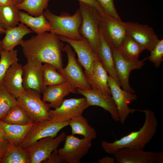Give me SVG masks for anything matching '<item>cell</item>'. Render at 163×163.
Listing matches in <instances>:
<instances>
[{"instance_id": "31", "label": "cell", "mask_w": 163, "mask_h": 163, "mask_svg": "<svg viewBox=\"0 0 163 163\" xmlns=\"http://www.w3.org/2000/svg\"><path fill=\"white\" fill-rule=\"evenodd\" d=\"M50 0H24L16 5L19 10H23L34 17L39 16L47 9Z\"/></svg>"}, {"instance_id": "33", "label": "cell", "mask_w": 163, "mask_h": 163, "mask_svg": "<svg viewBox=\"0 0 163 163\" xmlns=\"http://www.w3.org/2000/svg\"><path fill=\"white\" fill-rule=\"evenodd\" d=\"M17 50H3L0 56V85L6 72L12 65L18 62Z\"/></svg>"}, {"instance_id": "37", "label": "cell", "mask_w": 163, "mask_h": 163, "mask_svg": "<svg viewBox=\"0 0 163 163\" xmlns=\"http://www.w3.org/2000/svg\"><path fill=\"white\" fill-rule=\"evenodd\" d=\"M81 2L94 9L97 11L102 16L106 14L96 0H78Z\"/></svg>"}, {"instance_id": "42", "label": "cell", "mask_w": 163, "mask_h": 163, "mask_svg": "<svg viewBox=\"0 0 163 163\" xmlns=\"http://www.w3.org/2000/svg\"><path fill=\"white\" fill-rule=\"evenodd\" d=\"M4 139H5V135L3 130L0 126V141Z\"/></svg>"}, {"instance_id": "1", "label": "cell", "mask_w": 163, "mask_h": 163, "mask_svg": "<svg viewBox=\"0 0 163 163\" xmlns=\"http://www.w3.org/2000/svg\"><path fill=\"white\" fill-rule=\"evenodd\" d=\"M57 34L43 32L24 40L21 45L25 57L53 65L57 70L63 67L62 52L64 44Z\"/></svg>"}, {"instance_id": "29", "label": "cell", "mask_w": 163, "mask_h": 163, "mask_svg": "<svg viewBox=\"0 0 163 163\" xmlns=\"http://www.w3.org/2000/svg\"><path fill=\"white\" fill-rule=\"evenodd\" d=\"M30 155L26 150L11 144L1 163H30Z\"/></svg>"}, {"instance_id": "22", "label": "cell", "mask_w": 163, "mask_h": 163, "mask_svg": "<svg viewBox=\"0 0 163 163\" xmlns=\"http://www.w3.org/2000/svg\"><path fill=\"white\" fill-rule=\"evenodd\" d=\"M34 124L31 122L25 125L12 124L0 120V126L4 133L5 139L11 144L17 146L21 145Z\"/></svg>"}, {"instance_id": "7", "label": "cell", "mask_w": 163, "mask_h": 163, "mask_svg": "<svg viewBox=\"0 0 163 163\" xmlns=\"http://www.w3.org/2000/svg\"><path fill=\"white\" fill-rule=\"evenodd\" d=\"M63 147L58 152L65 163H80L88 152L92 140L84 137L80 139L73 135H66Z\"/></svg>"}, {"instance_id": "36", "label": "cell", "mask_w": 163, "mask_h": 163, "mask_svg": "<svg viewBox=\"0 0 163 163\" xmlns=\"http://www.w3.org/2000/svg\"><path fill=\"white\" fill-rule=\"evenodd\" d=\"M105 13L114 19L121 21L115 7L114 0H96Z\"/></svg>"}, {"instance_id": "17", "label": "cell", "mask_w": 163, "mask_h": 163, "mask_svg": "<svg viewBox=\"0 0 163 163\" xmlns=\"http://www.w3.org/2000/svg\"><path fill=\"white\" fill-rule=\"evenodd\" d=\"M60 40L69 44L76 53L78 61L84 68V73L90 74L92 72L95 61L99 59L87 40L84 38L80 40H74L59 36Z\"/></svg>"}, {"instance_id": "15", "label": "cell", "mask_w": 163, "mask_h": 163, "mask_svg": "<svg viewBox=\"0 0 163 163\" xmlns=\"http://www.w3.org/2000/svg\"><path fill=\"white\" fill-rule=\"evenodd\" d=\"M121 23L125 28L128 35L150 52L159 39L153 28L146 24L133 21L123 22Z\"/></svg>"}, {"instance_id": "20", "label": "cell", "mask_w": 163, "mask_h": 163, "mask_svg": "<svg viewBox=\"0 0 163 163\" xmlns=\"http://www.w3.org/2000/svg\"><path fill=\"white\" fill-rule=\"evenodd\" d=\"M42 93L43 100L49 102L50 107L55 109L61 105L66 97L70 93L77 92L75 88L66 82L47 87Z\"/></svg>"}, {"instance_id": "5", "label": "cell", "mask_w": 163, "mask_h": 163, "mask_svg": "<svg viewBox=\"0 0 163 163\" xmlns=\"http://www.w3.org/2000/svg\"><path fill=\"white\" fill-rule=\"evenodd\" d=\"M16 99L18 105L25 111L32 122L50 120V107L49 104L41 99L39 93L32 89H26Z\"/></svg>"}, {"instance_id": "23", "label": "cell", "mask_w": 163, "mask_h": 163, "mask_svg": "<svg viewBox=\"0 0 163 163\" xmlns=\"http://www.w3.org/2000/svg\"><path fill=\"white\" fill-rule=\"evenodd\" d=\"M99 32L100 43L97 53V56L109 75L113 78L120 86V82L115 69L111 49L100 30Z\"/></svg>"}, {"instance_id": "25", "label": "cell", "mask_w": 163, "mask_h": 163, "mask_svg": "<svg viewBox=\"0 0 163 163\" xmlns=\"http://www.w3.org/2000/svg\"><path fill=\"white\" fill-rule=\"evenodd\" d=\"M19 18V21L30 27L31 30L37 34L50 30V24L43 13L39 16L34 17L20 11Z\"/></svg>"}, {"instance_id": "2", "label": "cell", "mask_w": 163, "mask_h": 163, "mask_svg": "<svg viewBox=\"0 0 163 163\" xmlns=\"http://www.w3.org/2000/svg\"><path fill=\"white\" fill-rule=\"evenodd\" d=\"M144 112L145 120L142 127L137 131L129 134L112 142L103 141L101 145L106 153L113 154L118 150L126 147L143 149L155 133L158 123L155 113L149 109L138 110Z\"/></svg>"}, {"instance_id": "24", "label": "cell", "mask_w": 163, "mask_h": 163, "mask_svg": "<svg viewBox=\"0 0 163 163\" xmlns=\"http://www.w3.org/2000/svg\"><path fill=\"white\" fill-rule=\"evenodd\" d=\"M5 30V36L1 40L3 50H13L17 45H21L25 35L32 32L31 29L22 23Z\"/></svg>"}, {"instance_id": "14", "label": "cell", "mask_w": 163, "mask_h": 163, "mask_svg": "<svg viewBox=\"0 0 163 163\" xmlns=\"http://www.w3.org/2000/svg\"><path fill=\"white\" fill-rule=\"evenodd\" d=\"M121 21L108 14L101 17L99 30L110 47L118 49L127 35Z\"/></svg>"}, {"instance_id": "11", "label": "cell", "mask_w": 163, "mask_h": 163, "mask_svg": "<svg viewBox=\"0 0 163 163\" xmlns=\"http://www.w3.org/2000/svg\"><path fill=\"white\" fill-rule=\"evenodd\" d=\"M113 53L115 67L120 86L123 89L132 93L135 91L130 87L129 77L131 72L134 70L141 69L144 65V62L148 57L136 61L129 60L122 54L118 49L110 47Z\"/></svg>"}, {"instance_id": "26", "label": "cell", "mask_w": 163, "mask_h": 163, "mask_svg": "<svg viewBox=\"0 0 163 163\" xmlns=\"http://www.w3.org/2000/svg\"><path fill=\"white\" fill-rule=\"evenodd\" d=\"M19 10L14 4L0 6V27L6 30L18 25Z\"/></svg>"}, {"instance_id": "43", "label": "cell", "mask_w": 163, "mask_h": 163, "mask_svg": "<svg viewBox=\"0 0 163 163\" xmlns=\"http://www.w3.org/2000/svg\"><path fill=\"white\" fill-rule=\"evenodd\" d=\"M24 0H13L14 3L16 5L21 3Z\"/></svg>"}, {"instance_id": "44", "label": "cell", "mask_w": 163, "mask_h": 163, "mask_svg": "<svg viewBox=\"0 0 163 163\" xmlns=\"http://www.w3.org/2000/svg\"><path fill=\"white\" fill-rule=\"evenodd\" d=\"M5 30L2 29L0 27V34H3V33H5Z\"/></svg>"}, {"instance_id": "12", "label": "cell", "mask_w": 163, "mask_h": 163, "mask_svg": "<svg viewBox=\"0 0 163 163\" xmlns=\"http://www.w3.org/2000/svg\"><path fill=\"white\" fill-rule=\"evenodd\" d=\"M108 85L110 89L111 96L116 105L120 121L123 124L130 113L137 110L130 108L128 105L137 98V95L121 88L115 80L108 75Z\"/></svg>"}, {"instance_id": "35", "label": "cell", "mask_w": 163, "mask_h": 163, "mask_svg": "<svg viewBox=\"0 0 163 163\" xmlns=\"http://www.w3.org/2000/svg\"><path fill=\"white\" fill-rule=\"evenodd\" d=\"M148 59L153 62L155 68L160 66L163 60V39L159 40L153 49L150 51Z\"/></svg>"}, {"instance_id": "4", "label": "cell", "mask_w": 163, "mask_h": 163, "mask_svg": "<svg viewBox=\"0 0 163 163\" xmlns=\"http://www.w3.org/2000/svg\"><path fill=\"white\" fill-rule=\"evenodd\" d=\"M79 9L82 18L79 33L97 55L100 43L99 27L102 16L95 10L81 2H79Z\"/></svg>"}, {"instance_id": "6", "label": "cell", "mask_w": 163, "mask_h": 163, "mask_svg": "<svg viewBox=\"0 0 163 163\" xmlns=\"http://www.w3.org/2000/svg\"><path fill=\"white\" fill-rule=\"evenodd\" d=\"M62 51L66 52L68 59L65 68L57 70L64 77L66 82L75 88L89 90L92 88L88 83L84 72L75 58V54L68 44H66Z\"/></svg>"}, {"instance_id": "41", "label": "cell", "mask_w": 163, "mask_h": 163, "mask_svg": "<svg viewBox=\"0 0 163 163\" xmlns=\"http://www.w3.org/2000/svg\"><path fill=\"white\" fill-rule=\"evenodd\" d=\"M12 4H14L13 0H0V6Z\"/></svg>"}, {"instance_id": "34", "label": "cell", "mask_w": 163, "mask_h": 163, "mask_svg": "<svg viewBox=\"0 0 163 163\" xmlns=\"http://www.w3.org/2000/svg\"><path fill=\"white\" fill-rule=\"evenodd\" d=\"M18 105L16 98L0 85V120L14 106Z\"/></svg>"}, {"instance_id": "19", "label": "cell", "mask_w": 163, "mask_h": 163, "mask_svg": "<svg viewBox=\"0 0 163 163\" xmlns=\"http://www.w3.org/2000/svg\"><path fill=\"white\" fill-rule=\"evenodd\" d=\"M22 66L18 62L11 66L5 73L2 84L16 98L25 90L23 85Z\"/></svg>"}, {"instance_id": "28", "label": "cell", "mask_w": 163, "mask_h": 163, "mask_svg": "<svg viewBox=\"0 0 163 163\" xmlns=\"http://www.w3.org/2000/svg\"><path fill=\"white\" fill-rule=\"evenodd\" d=\"M117 49L125 57L133 61L139 60L140 54L145 50L142 46L127 34Z\"/></svg>"}, {"instance_id": "38", "label": "cell", "mask_w": 163, "mask_h": 163, "mask_svg": "<svg viewBox=\"0 0 163 163\" xmlns=\"http://www.w3.org/2000/svg\"><path fill=\"white\" fill-rule=\"evenodd\" d=\"M43 162L45 163H64L65 162L59 154L58 149H56L52 152L47 159Z\"/></svg>"}, {"instance_id": "30", "label": "cell", "mask_w": 163, "mask_h": 163, "mask_svg": "<svg viewBox=\"0 0 163 163\" xmlns=\"http://www.w3.org/2000/svg\"><path fill=\"white\" fill-rule=\"evenodd\" d=\"M0 120L18 125H26L32 122L25 111L18 105L13 107Z\"/></svg>"}, {"instance_id": "8", "label": "cell", "mask_w": 163, "mask_h": 163, "mask_svg": "<svg viewBox=\"0 0 163 163\" xmlns=\"http://www.w3.org/2000/svg\"><path fill=\"white\" fill-rule=\"evenodd\" d=\"M89 107L85 97L64 99L61 105L49 111L50 120L56 123L69 121L76 116L82 115Z\"/></svg>"}, {"instance_id": "21", "label": "cell", "mask_w": 163, "mask_h": 163, "mask_svg": "<svg viewBox=\"0 0 163 163\" xmlns=\"http://www.w3.org/2000/svg\"><path fill=\"white\" fill-rule=\"evenodd\" d=\"M84 73L88 83L92 88L106 95L111 96L108 85L107 73L99 59H97L94 62L92 73Z\"/></svg>"}, {"instance_id": "45", "label": "cell", "mask_w": 163, "mask_h": 163, "mask_svg": "<svg viewBox=\"0 0 163 163\" xmlns=\"http://www.w3.org/2000/svg\"><path fill=\"white\" fill-rule=\"evenodd\" d=\"M2 50H3V49H2V44H1V41H0V56L1 53L2 51Z\"/></svg>"}, {"instance_id": "39", "label": "cell", "mask_w": 163, "mask_h": 163, "mask_svg": "<svg viewBox=\"0 0 163 163\" xmlns=\"http://www.w3.org/2000/svg\"><path fill=\"white\" fill-rule=\"evenodd\" d=\"M11 144L5 139L0 141V163Z\"/></svg>"}, {"instance_id": "13", "label": "cell", "mask_w": 163, "mask_h": 163, "mask_svg": "<svg viewBox=\"0 0 163 163\" xmlns=\"http://www.w3.org/2000/svg\"><path fill=\"white\" fill-rule=\"evenodd\" d=\"M66 136V133L62 132L57 136L42 138L33 145L24 148L30 155V163H40L47 159L65 140Z\"/></svg>"}, {"instance_id": "9", "label": "cell", "mask_w": 163, "mask_h": 163, "mask_svg": "<svg viewBox=\"0 0 163 163\" xmlns=\"http://www.w3.org/2000/svg\"><path fill=\"white\" fill-rule=\"evenodd\" d=\"M69 121L56 123L48 120L34 123L22 142L21 147L24 149L42 138L47 137H56L61 130L69 125Z\"/></svg>"}, {"instance_id": "3", "label": "cell", "mask_w": 163, "mask_h": 163, "mask_svg": "<svg viewBox=\"0 0 163 163\" xmlns=\"http://www.w3.org/2000/svg\"><path fill=\"white\" fill-rule=\"evenodd\" d=\"M43 14L50 24V32L74 40H80L83 38L79 32L82 18L79 9L72 15L64 12L57 15L47 9Z\"/></svg>"}, {"instance_id": "32", "label": "cell", "mask_w": 163, "mask_h": 163, "mask_svg": "<svg viewBox=\"0 0 163 163\" xmlns=\"http://www.w3.org/2000/svg\"><path fill=\"white\" fill-rule=\"evenodd\" d=\"M43 83L45 86H49L59 84L66 82L63 76L52 65L47 63L42 65Z\"/></svg>"}, {"instance_id": "16", "label": "cell", "mask_w": 163, "mask_h": 163, "mask_svg": "<svg viewBox=\"0 0 163 163\" xmlns=\"http://www.w3.org/2000/svg\"><path fill=\"white\" fill-rule=\"evenodd\" d=\"M22 66L23 85L24 89H32L43 93L47 87L43 83L42 62L34 59H27Z\"/></svg>"}, {"instance_id": "27", "label": "cell", "mask_w": 163, "mask_h": 163, "mask_svg": "<svg viewBox=\"0 0 163 163\" xmlns=\"http://www.w3.org/2000/svg\"><path fill=\"white\" fill-rule=\"evenodd\" d=\"M72 134L80 135L91 140L97 138L95 130L88 123L86 119L82 115L74 117L69 121Z\"/></svg>"}, {"instance_id": "10", "label": "cell", "mask_w": 163, "mask_h": 163, "mask_svg": "<svg viewBox=\"0 0 163 163\" xmlns=\"http://www.w3.org/2000/svg\"><path fill=\"white\" fill-rule=\"evenodd\" d=\"M118 163H162L163 152L145 151L143 149L126 147L113 154Z\"/></svg>"}, {"instance_id": "18", "label": "cell", "mask_w": 163, "mask_h": 163, "mask_svg": "<svg viewBox=\"0 0 163 163\" xmlns=\"http://www.w3.org/2000/svg\"><path fill=\"white\" fill-rule=\"evenodd\" d=\"M76 91L77 94L83 95L86 98L89 107L94 106L100 107L108 112L115 121H119L117 107L112 96L105 94L93 88L89 90L77 88Z\"/></svg>"}, {"instance_id": "40", "label": "cell", "mask_w": 163, "mask_h": 163, "mask_svg": "<svg viewBox=\"0 0 163 163\" xmlns=\"http://www.w3.org/2000/svg\"><path fill=\"white\" fill-rule=\"evenodd\" d=\"M115 160L114 157L106 156L99 159L98 162L99 163H114Z\"/></svg>"}]
</instances>
